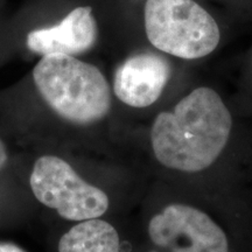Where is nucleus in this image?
I'll list each match as a JSON object with an SVG mask.
<instances>
[{
	"label": "nucleus",
	"instance_id": "nucleus-1",
	"mask_svg": "<svg viewBox=\"0 0 252 252\" xmlns=\"http://www.w3.org/2000/svg\"><path fill=\"white\" fill-rule=\"evenodd\" d=\"M232 116L220 94L198 87L171 111L154 119L151 143L157 160L166 168L197 173L209 168L228 145Z\"/></svg>",
	"mask_w": 252,
	"mask_h": 252
},
{
	"label": "nucleus",
	"instance_id": "nucleus-2",
	"mask_svg": "<svg viewBox=\"0 0 252 252\" xmlns=\"http://www.w3.org/2000/svg\"><path fill=\"white\" fill-rule=\"evenodd\" d=\"M42 99L65 121L78 125L99 122L111 110V87L96 65L76 56L50 54L33 69Z\"/></svg>",
	"mask_w": 252,
	"mask_h": 252
},
{
	"label": "nucleus",
	"instance_id": "nucleus-3",
	"mask_svg": "<svg viewBox=\"0 0 252 252\" xmlns=\"http://www.w3.org/2000/svg\"><path fill=\"white\" fill-rule=\"evenodd\" d=\"M144 30L157 50L182 60L206 58L220 42L216 19L196 0H146Z\"/></svg>",
	"mask_w": 252,
	"mask_h": 252
},
{
	"label": "nucleus",
	"instance_id": "nucleus-4",
	"mask_svg": "<svg viewBox=\"0 0 252 252\" xmlns=\"http://www.w3.org/2000/svg\"><path fill=\"white\" fill-rule=\"evenodd\" d=\"M34 196L62 219L82 222L98 219L109 209V197L88 184L61 158L43 156L36 160L30 178Z\"/></svg>",
	"mask_w": 252,
	"mask_h": 252
},
{
	"label": "nucleus",
	"instance_id": "nucleus-5",
	"mask_svg": "<svg viewBox=\"0 0 252 252\" xmlns=\"http://www.w3.org/2000/svg\"><path fill=\"white\" fill-rule=\"evenodd\" d=\"M151 241L172 252H229L222 228L202 210L172 203L149 223Z\"/></svg>",
	"mask_w": 252,
	"mask_h": 252
},
{
	"label": "nucleus",
	"instance_id": "nucleus-6",
	"mask_svg": "<svg viewBox=\"0 0 252 252\" xmlns=\"http://www.w3.org/2000/svg\"><path fill=\"white\" fill-rule=\"evenodd\" d=\"M171 74V63L161 54L152 52L134 54L116 69L113 94L131 108H149L160 98Z\"/></svg>",
	"mask_w": 252,
	"mask_h": 252
},
{
	"label": "nucleus",
	"instance_id": "nucleus-7",
	"mask_svg": "<svg viewBox=\"0 0 252 252\" xmlns=\"http://www.w3.org/2000/svg\"><path fill=\"white\" fill-rule=\"evenodd\" d=\"M98 24L91 6H76L54 25L28 32L26 46L31 52L45 56H76L89 52L98 39Z\"/></svg>",
	"mask_w": 252,
	"mask_h": 252
},
{
	"label": "nucleus",
	"instance_id": "nucleus-8",
	"mask_svg": "<svg viewBox=\"0 0 252 252\" xmlns=\"http://www.w3.org/2000/svg\"><path fill=\"white\" fill-rule=\"evenodd\" d=\"M59 252H121V241L115 226L106 220H82L62 236Z\"/></svg>",
	"mask_w": 252,
	"mask_h": 252
},
{
	"label": "nucleus",
	"instance_id": "nucleus-9",
	"mask_svg": "<svg viewBox=\"0 0 252 252\" xmlns=\"http://www.w3.org/2000/svg\"><path fill=\"white\" fill-rule=\"evenodd\" d=\"M0 252H26L18 245L12 243H0Z\"/></svg>",
	"mask_w": 252,
	"mask_h": 252
},
{
	"label": "nucleus",
	"instance_id": "nucleus-10",
	"mask_svg": "<svg viewBox=\"0 0 252 252\" xmlns=\"http://www.w3.org/2000/svg\"><path fill=\"white\" fill-rule=\"evenodd\" d=\"M6 162H7V150L5 144L0 140V168H2Z\"/></svg>",
	"mask_w": 252,
	"mask_h": 252
}]
</instances>
